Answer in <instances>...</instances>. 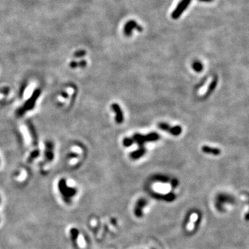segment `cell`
I'll use <instances>...</instances> for the list:
<instances>
[{
	"instance_id": "cell-18",
	"label": "cell",
	"mask_w": 249,
	"mask_h": 249,
	"mask_svg": "<svg viewBox=\"0 0 249 249\" xmlns=\"http://www.w3.org/2000/svg\"><path fill=\"white\" fill-rule=\"evenodd\" d=\"M123 143L125 147H130L134 143V141H133L132 138H125L123 139Z\"/></svg>"
},
{
	"instance_id": "cell-6",
	"label": "cell",
	"mask_w": 249,
	"mask_h": 249,
	"mask_svg": "<svg viewBox=\"0 0 249 249\" xmlns=\"http://www.w3.org/2000/svg\"><path fill=\"white\" fill-rule=\"evenodd\" d=\"M54 145L53 142L47 141L45 143V149H44V160L47 162L52 161L54 158V152H53Z\"/></svg>"
},
{
	"instance_id": "cell-13",
	"label": "cell",
	"mask_w": 249,
	"mask_h": 249,
	"mask_svg": "<svg viewBox=\"0 0 249 249\" xmlns=\"http://www.w3.org/2000/svg\"><path fill=\"white\" fill-rule=\"evenodd\" d=\"M167 132H169V134H171L173 136H179L181 134L182 128L179 125H176L174 127L170 126L169 127Z\"/></svg>"
},
{
	"instance_id": "cell-3",
	"label": "cell",
	"mask_w": 249,
	"mask_h": 249,
	"mask_svg": "<svg viewBox=\"0 0 249 249\" xmlns=\"http://www.w3.org/2000/svg\"><path fill=\"white\" fill-rule=\"evenodd\" d=\"M160 138L159 134L156 132H152L147 135H142L140 134H135L132 136L134 143H137L139 147H144V145L146 142H153L158 141Z\"/></svg>"
},
{
	"instance_id": "cell-26",
	"label": "cell",
	"mask_w": 249,
	"mask_h": 249,
	"mask_svg": "<svg viewBox=\"0 0 249 249\" xmlns=\"http://www.w3.org/2000/svg\"><path fill=\"white\" fill-rule=\"evenodd\" d=\"M0 202H1V198H0Z\"/></svg>"
},
{
	"instance_id": "cell-5",
	"label": "cell",
	"mask_w": 249,
	"mask_h": 249,
	"mask_svg": "<svg viewBox=\"0 0 249 249\" xmlns=\"http://www.w3.org/2000/svg\"><path fill=\"white\" fill-rule=\"evenodd\" d=\"M136 29L139 32L143 31V27L137 24L134 20H130L125 24L124 27V33L126 36H130L132 34V31Z\"/></svg>"
},
{
	"instance_id": "cell-1",
	"label": "cell",
	"mask_w": 249,
	"mask_h": 249,
	"mask_svg": "<svg viewBox=\"0 0 249 249\" xmlns=\"http://www.w3.org/2000/svg\"><path fill=\"white\" fill-rule=\"evenodd\" d=\"M40 94H41V90H40V89H36L33 92L31 96L26 101L23 106L18 109L16 112L17 116L18 117H20V116L25 114L27 112H29L30 110H33V109L34 108L35 105H36L37 100L40 97Z\"/></svg>"
},
{
	"instance_id": "cell-20",
	"label": "cell",
	"mask_w": 249,
	"mask_h": 249,
	"mask_svg": "<svg viewBox=\"0 0 249 249\" xmlns=\"http://www.w3.org/2000/svg\"><path fill=\"white\" fill-rule=\"evenodd\" d=\"M156 180H158V181H163V182H166V181H167L169 180V179L167 178V176H156Z\"/></svg>"
},
{
	"instance_id": "cell-22",
	"label": "cell",
	"mask_w": 249,
	"mask_h": 249,
	"mask_svg": "<svg viewBox=\"0 0 249 249\" xmlns=\"http://www.w3.org/2000/svg\"><path fill=\"white\" fill-rule=\"evenodd\" d=\"M77 63H78V67H81V68L85 67L86 64H87L86 60H84L79 61V62H77Z\"/></svg>"
},
{
	"instance_id": "cell-24",
	"label": "cell",
	"mask_w": 249,
	"mask_h": 249,
	"mask_svg": "<svg viewBox=\"0 0 249 249\" xmlns=\"http://www.w3.org/2000/svg\"><path fill=\"white\" fill-rule=\"evenodd\" d=\"M69 156L71 158H74V157H77V155L76 154H74V153H71V154H70L69 155Z\"/></svg>"
},
{
	"instance_id": "cell-14",
	"label": "cell",
	"mask_w": 249,
	"mask_h": 249,
	"mask_svg": "<svg viewBox=\"0 0 249 249\" xmlns=\"http://www.w3.org/2000/svg\"><path fill=\"white\" fill-rule=\"evenodd\" d=\"M70 235H71V241H73V244L75 245V246H77L76 241H77V237H78V235H79V231L77 230V229H76V228H71V229L70 230Z\"/></svg>"
},
{
	"instance_id": "cell-15",
	"label": "cell",
	"mask_w": 249,
	"mask_h": 249,
	"mask_svg": "<svg viewBox=\"0 0 249 249\" xmlns=\"http://www.w3.org/2000/svg\"><path fill=\"white\" fill-rule=\"evenodd\" d=\"M192 66H193V69L195 70V71L197 72V73L201 72L203 70V69H204V66H203L202 62H199V61H195V62H194L193 64H192Z\"/></svg>"
},
{
	"instance_id": "cell-17",
	"label": "cell",
	"mask_w": 249,
	"mask_h": 249,
	"mask_svg": "<svg viewBox=\"0 0 249 249\" xmlns=\"http://www.w3.org/2000/svg\"><path fill=\"white\" fill-rule=\"evenodd\" d=\"M218 201L221 203H228V202H232V199L228 195H221L218 197Z\"/></svg>"
},
{
	"instance_id": "cell-23",
	"label": "cell",
	"mask_w": 249,
	"mask_h": 249,
	"mask_svg": "<svg viewBox=\"0 0 249 249\" xmlns=\"http://www.w3.org/2000/svg\"><path fill=\"white\" fill-rule=\"evenodd\" d=\"M61 96H62V97H63L64 98H67L68 96H68L67 92L66 91L62 92V93H61Z\"/></svg>"
},
{
	"instance_id": "cell-12",
	"label": "cell",
	"mask_w": 249,
	"mask_h": 249,
	"mask_svg": "<svg viewBox=\"0 0 249 249\" xmlns=\"http://www.w3.org/2000/svg\"><path fill=\"white\" fill-rule=\"evenodd\" d=\"M217 82H218V78H217V77L216 76V77H214L213 80L212 81V82L210 83V85L208 86V90H207V91H206V95L204 96V98H206L208 97L210 95V94H211L212 92H213L214 91V90H215V89L216 88V86H217Z\"/></svg>"
},
{
	"instance_id": "cell-10",
	"label": "cell",
	"mask_w": 249,
	"mask_h": 249,
	"mask_svg": "<svg viewBox=\"0 0 249 249\" xmlns=\"http://www.w3.org/2000/svg\"><path fill=\"white\" fill-rule=\"evenodd\" d=\"M145 152H146V149L145 148V147H139L137 150L131 152L130 156L131 158H132V159H138V158L143 156V155L145 154Z\"/></svg>"
},
{
	"instance_id": "cell-2",
	"label": "cell",
	"mask_w": 249,
	"mask_h": 249,
	"mask_svg": "<svg viewBox=\"0 0 249 249\" xmlns=\"http://www.w3.org/2000/svg\"><path fill=\"white\" fill-rule=\"evenodd\" d=\"M58 189L62 195V199L66 204H70L71 202V198L74 197L77 193V190L75 188H71L67 186L64 179H62L59 181Z\"/></svg>"
},
{
	"instance_id": "cell-9",
	"label": "cell",
	"mask_w": 249,
	"mask_h": 249,
	"mask_svg": "<svg viewBox=\"0 0 249 249\" xmlns=\"http://www.w3.org/2000/svg\"><path fill=\"white\" fill-rule=\"evenodd\" d=\"M147 201L145 199H141L138 201L135 206V209H134V213H135L136 217H142V215H143V209L145 207Z\"/></svg>"
},
{
	"instance_id": "cell-25",
	"label": "cell",
	"mask_w": 249,
	"mask_h": 249,
	"mask_svg": "<svg viewBox=\"0 0 249 249\" xmlns=\"http://www.w3.org/2000/svg\"><path fill=\"white\" fill-rule=\"evenodd\" d=\"M201 1H204V2H210V1H213V0H199Z\"/></svg>"
},
{
	"instance_id": "cell-7",
	"label": "cell",
	"mask_w": 249,
	"mask_h": 249,
	"mask_svg": "<svg viewBox=\"0 0 249 249\" xmlns=\"http://www.w3.org/2000/svg\"><path fill=\"white\" fill-rule=\"evenodd\" d=\"M112 110L116 114L115 121L117 124H121L124 121V115H123V112L120 107L119 105L117 103H113L112 105Z\"/></svg>"
},
{
	"instance_id": "cell-21",
	"label": "cell",
	"mask_w": 249,
	"mask_h": 249,
	"mask_svg": "<svg viewBox=\"0 0 249 249\" xmlns=\"http://www.w3.org/2000/svg\"><path fill=\"white\" fill-rule=\"evenodd\" d=\"M69 66L71 69H76V68L78 67V63L76 61H71L69 64Z\"/></svg>"
},
{
	"instance_id": "cell-8",
	"label": "cell",
	"mask_w": 249,
	"mask_h": 249,
	"mask_svg": "<svg viewBox=\"0 0 249 249\" xmlns=\"http://www.w3.org/2000/svg\"><path fill=\"white\" fill-rule=\"evenodd\" d=\"M27 128L29 130V132H30V135L32 138L33 141V145L35 147L38 146V134H37L36 131L35 130L34 126L30 121H27Z\"/></svg>"
},
{
	"instance_id": "cell-19",
	"label": "cell",
	"mask_w": 249,
	"mask_h": 249,
	"mask_svg": "<svg viewBox=\"0 0 249 249\" xmlns=\"http://www.w3.org/2000/svg\"><path fill=\"white\" fill-rule=\"evenodd\" d=\"M86 55V51L84 50H80L75 52L73 55L75 58H81V57H84Z\"/></svg>"
},
{
	"instance_id": "cell-4",
	"label": "cell",
	"mask_w": 249,
	"mask_h": 249,
	"mask_svg": "<svg viewBox=\"0 0 249 249\" xmlns=\"http://www.w3.org/2000/svg\"><path fill=\"white\" fill-rule=\"evenodd\" d=\"M191 2V0H181V1L179 3L176 8L174 9L172 13V18L174 20H177L179 18L181 14L184 12V10L188 8V6Z\"/></svg>"
},
{
	"instance_id": "cell-11",
	"label": "cell",
	"mask_w": 249,
	"mask_h": 249,
	"mask_svg": "<svg viewBox=\"0 0 249 249\" xmlns=\"http://www.w3.org/2000/svg\"><path fill=\"white\" fill-rule=\"evenodd\" d=\"M202 151L206 154H212L217 156V155L221 154V150L219 148H216V147H212L207 146V145H204L202 147Z\"/></svg>"
},
{
	"instance_id": "cell-16",
	"label": "cell",
	"mask_w": 249,
	"mask_h": 249,
	"mask_svg": "<svg viewBox=\"0 0 249 249\" xmlns=\"http://www.w3.org/2000/svg\"><path fill=\"white\" fill-rule=\"evenodd\" d=\"M39 156H40V150H39L38 149H35V150H33V152L31 153L30 155H29V158H27V162L31 163L33 160L36 159L37 157H38Z\"/></svg>"
}]
</instances>
